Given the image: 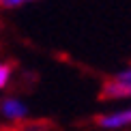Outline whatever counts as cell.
Wrapping results in <instances>:
<instances>
[{
  "label": "cell",
  "instance_id": "cell-5",
  "mask_svg": "<svg viewBox=\"0 0 131 131\" xmlns=\"http://www.w3.org/2000/svg\"><path fill=\"white\" fill-rule=\"evenodd\" d=\"M21 2H26V0H0L2 7H17V4H21Z\"/></svg>",
  "mask_w": 131,
  "mask_h": 131
},
{
  "label": "cell",
  "instance_id": "cell-4",
  "mask_svg": "<svg viewBox=\"0 0 131 131\" xmlns=\"http://www.w3.org/2000/svg\"><path fill=\"white\" fill-rule=\"evenodd\" d=\"M9 75H11V67H9V64H0V88L7 84Z\"/></svg>",
  "mask_w": 131,
  "mask_h": 131
},
{
  "label": "cell",
  "instance_id": "cell-1",
  "mask_svg": "<svg viewBox=\"0 0 131 131\" xmlns=\"http://www.w3.org/2000/svg\"><path fill=\"white\" fill-rule=\"evenodd\" d=\"M129 80H131L129 71H123V73H118V75H114V78L105 80V84L101 86L99 99L105 101V99H123V97H129L131 95Z\"/></svg>",
  "mask_w": 131,
  "mask_h": 131
},
{
  "label": "cell",
  "instance_id": "cell-2",
  "mask_svg": "<svg viewBox=\"0 0 131 131\" xmlns=\"http://www.w3.org/2000/svg\"><path fill=\"white\" fill-rule=\"evenodd\" d=\"M131 121V112H118V114H107V116H95V123L99 127H107V129H116L123 125H129Z\"/></svg>",
  "mask_w": 131,
  "mask_h": 131
},
{
  "label": "cell",
  "instance_id": "cell-3",
  "mask_svg": "<svg viewBox=\"0 0 131 131\" xmlns=\"http://www.w3.org/2000/svg\"><path fill=\"white\" fill-rule=\"evenodd\" d=\"M2 112L7 114V116H11V118H21V116H26V107L21 105V103L13 101V99L2 101Z\"/></svg>",
  "mask_w": 131,
  "mask_h": 131
}]
</instances>
